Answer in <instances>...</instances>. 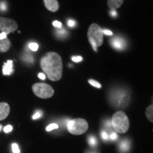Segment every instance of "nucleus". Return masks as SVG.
<instances>
[{
	"label": "nucleus",
	"mask_w": 153,
	"mask_h": 153,
	"mask_svg": "<svg viewBox=\"0 0 153 153\" xmlns=\"http://www.w3.org/2000/svg\"><path fill=\"white\" fill-rule=\"evenodd\" d=\"M41 69L51 81H58L62 75V61L60 55L55 52H49L41 60Z\"/></svg>",
	"instance_id": "f257e3e1"
},
{
	"label": "nucleus",
	"mask_w": 153,
	"mask_h": 153,
	"mask_svg": "<svg viewBox=\"0 0 153 153\" xmlns=\"http://www.w3.org/2000/svg\"><path fill=\"white\" fill-rule=\"evenodd\" d=\"M109 100L112 105L116 108H124L127 106L131 101L129 93L125 89H115L111 91Z\"/></svg>",
	"instance_id": "f03ea898"
},
{
	"label": "nucleus",
	"mask_w": 153,
	"mask_h": 153,
	"mask_svg": "<svg viewBox=\"0 0 153 153\" xmlns=\"http://www.w3.org/2000/svg\"><path fill=\"white\" fill-rule=\"evenodd\" d=\"M111 124L115 131L118 133H125L129 128V120L123 111H117L113 115Z\"/></svg>",
	"instance_id": "7ed1b4c3"
},
{
	"label": "nucleus",
	"mask_w": 153,
	"mask_h": 153,
	"mask_svg": "<svg viewBox=\"0 0 153 153\" xmlns=\"http://www.w3.org/2000/svg\"><path fill=\"white\" fill-rule=\"evenodd\" d=\"M103 31L100 26L97 24H93L89 26L88 30V38L92 48L97 51V48L101 46L103 43Z\"/></svg>",
	"instance_id": "20e7f679"
},
{
	"label": "nucleus",
	"mask_w": 153,
	"mask_h": 153,
	"mask_svg": "<svg viewBox=\"0 0 153 153\" xmlns=\"http://www.w3.org/2000/svg\"><path fill=\"white\" fill-rule=\"evenodd\" d=\"M88 123L83 118H75L70 120L67 124L68 131L72 135H79L85 133L87 131Z\"/></svg>",
	"instance_id": "39448f33"
},
{
	"label": "nucleus",
	"mask_w": 153,
	"mask_h": 153,
	"mask_svg": "<svg viewBox=\"0 0 153 153\" xmlns=\"http://www.w3.org/2000/svg\"><path fill=\"white\" fill-rule=\"evenodd\" d=\"M34 94L41 99H48L54 94V89L45 83H36L32 87Z\"/></svg>",
	"instance_id": "423d86ee"
},
{
	"label": "nucleus",
	"mask_w": 153,
	"mask_h": 153,
	"mask_svg": "<svg viewBox=\"0 0 153 153\" xmlns=\"http://www.w3.org/2000/svg\"><path fill=\"white\" fill-rule=\"evenodd\" d=\"M18 28V24L13 19L0 17V31L7 35L13 33Z\"/></svg>",
	"instance_id": "0eeeda50"
},
{
	"label": "nucleus",
	"mask_w": 153,
	"mask_h": 153,
	"mask_svg": "<svg viewBox=\"0 0 153 153\" xmlns=\"http://www.w3.org/2000/svg\"><path fill=\"white\" fill-rule=\"evenodd\" d=\"M110 43L111 46L117 51H122V50L126 49V45H127L126 40L120 36H115L112 38L110 40Z\"/></svg>",
	"instance_id": "6e6552de"
},
{
	"label": "nucleus",
	"mask_w": 153,
	"mask_h": 153,
	"mask_svg": "<svg viewBox=\"0 0 153 153\" xmlns=\"http://www.w3.org/2000/svg\"><path fill=\"white\" fill-rule=\"evenodd\" d=\"M10 113V106L6 102L0 103V120H4Z\"/></svg>",
	"instance_id": "1a4fd4ad"
},
{
	"label": "nucleus",
	"mask_w": 153,
	"mask_h": 153,
	"mask_svg": "<svg viewBox=\"0 0 153 153\" xmlns=\"http://www.w3.org/2000/svg\"><path fill=\"white\" fill-rule=\"evenodd\" d=\"M44 4L47 9L52 12H55L59 9V4L57 0H44Z\"/></svg>",
	"instance_id": "9d476101"
},
{
	"label": "nucleus",
	"mask_w": 153,
	"mask_h": 153,
	"mask_svg": "<svg viewBox=\"0 0 153 153\" xmlns=\"http://www.w3.org/2000/svg\"><path fill=\"white\" fill-rule=\"evenodd\" d=\"M2 72L4 75H10V74L13 73L14 69H13L12 60H8L7 62L4 63Z\"/></svg>",
	"instance_id": "9b49d317"
},
{
	"label": "nucleus",
	"mask_w": 153,
	"mask_h": 153,
	"mask_svg": "<svg viewBox=\"0 0 153 153\" xmlns=\"http://www.w3.org/2000/svg\"><path fill=\"white\" fill-rule=\"evenodd\" d=\"M11 47V41L8 38H4V39L0 41V53H5L9 51Z\"/></svg>",
	"instance_id": "f8f14e48"
},
{
	"label": "nucleus",
	"mask_w": 153,
	"mask_h": 153,
	"mask_svg": "<svg viewBox=\"0 0 153 153\" xmlns=\"http://www.w3.org/2000/svg\"><path fill=\"white\" fill-rule=\"evenodd\" d=\"M123 0H108V6L111 9H115L119 8L123 4Z\"/></svg>",
	"instance_id": "ddd939ff"
},
{
	"label": "nucleus",
	"mask_w": 153,
	"mask_h": 153,
	"mask_svg": "<svg viewBox=\"0 0 153 153\" xmlns=\"http://www.w3.org/2000/svg\"><path fill=\"white\" fill-rule=\"evenodd\" d=\"M145 115L148 119L153 123V104L149 106L145 111Z\"/></svg>",
	"instance_id": "4468645a"
},
{
	"label": "nucleus",
	"mask_w": 153,
	"mask_h": 153,
	"mask_svg": "<svg viewBox=\"0 0 153 153\" xmlns=\"http://www.w3.org/2000/svg\"><path fill=\"white\" fill-rule=\"evenodd\" d=\"M130 146H131V144H130V142L128 140H123V142L120 144V150L122 151L123 152H126L130 148Z\"/></svg>",
	"instance_id": "2eb2a0df"
},
{
	"label": "nucleus",
	"mask_w": 153,
	"mask_h": 153,
	"mask_svg": "<svg viewBox=\"0 0 153 153\" xmlns=\"http://www.w3.org/2000/svg\"><path fill=\"white\" fill-rule=\"evenodd\" d=\"M22 60L25 62L27 63V64H33L34 62L33 55H31V54H29V53H26V54H24L23 55Z\"/></svg>",
	"instance_id": "dca6fc26"
},
{
	"label": "nucleus",
	"mask_w": 153,
	"mask_h": 153,
	"mask_svg": "<svg viewBox=\"0 0 153 153\" xmlns=\"http://www.w3.org/2000/svg\"><path fill=\"white\" fill-rule=\"evenodd\" d=\"M56 35L58 38H66L68 36V31L63 28H59V30H57L56 31Z\"/></svg>",
	"instance_id": "f3484780"
},
{
	"label": "nucleus",
	"mask_w": 153,
	"mask_h": 153,
	"mask_svg": "<svg viewBox=\"0 0 153 153\" xmlns=\"http://www.w3.org/2000/svg\"><path fill=\"white\" fill-rule=\"evenodd\" d=\"M88 143H89V144L91 145V147H95L96 145H97V138L94 136H89L88 137Z\"/></svg>",
	"instance_id": "a211bd4d"
},
{
	"label": "nucleus",
	"mask_w": 153,
	"mask_h": 153,
	"mask_svg": "<svg viewBox=\"0 0 153 153\" xmlns=\"http://www.w3.org/2000/svg\"><path fill=\"white\" fill-rule=\"evenodd\" d=\"M28 48H29V49L30 50V51L36 52V51H37L38 49V43H33H33H29V45H28Z\"/></svg>",
	"instance_id": "6ab92c4d"
},
{
	"label": "nucleus",
	"mask_w": 153,
	"mask_h": 153,
	"mask_svg": "<svg viewBox=\"0 0 153 153\" xmlns=\"http://www.w3.org/2000/svg\"><path fill=\"white\" fill-rule=\"evenodd\" d=\"M89 83L91 85H92L93 87L99 88V89H100V88L101 87V84L99 83V82L95 81V80H94V79H89Z\"/></svg>",
	"instance_id": "aec40b11"
},
{
	"label": "nucleus",
	"mask_w": 153,
	"mask_h": 153,
	"mask_svg": "<svg viewBox=\"0 0 153 153\" xmlns=\"http://www.w3.org/2000/svg\"><path fill=\"white\" fill-rule=\"evenodd\" d=\"M58 127H59V126H58V125H57V124L51 123V124H50L49 126H47L46 131H53V130L58 128Z\"/></svg>",
	"instance_id": "412c9836"
},
{
	"label": "nucleus",
	"mask_w": 153,
	"mask_h": 153,
	"mask_svg": "<svg viewBox=\"0 0 153 153\" xmlns=\"http://www.w3.org/2000/svg\"><path fill=\"white\" fill-rule=\"evenodd\" d=\"M11 149H12L13 153H20V150H19V145L16 143H13L11 145Z\"/></svg>",
	"instance_id": "4be33fe9"
},
{
	"label": "nucleus",
	"mask_w": 153,
	"mask_h": 153,
	"mask_svg": "<svg viewBox=\"0 0 153 153\" xmlns=\"http://www.w3.org/2000/svg\"><path fill=\"white\" fill-rule=\"evenodd\" d=\"M42 115H43L42 111H36V114L33 116V119L36 120L38 119V118H40L42 116Z\"/></svg>",
	"instance_id": "5701e85b"
},
{
	"label": "nucleus",
	"mask_w": 153,
	"mask_h": 153,
	"mask_svg": "<svg viewBox=\"0 0 153 153\" xmlns=\"http://www.w3.org/2000/svg\"><path fill=\"white\" fill-rule=\"evenodd\" d=\"M12 130H13V127L11 125H8L4 128V132L6 133H10V132L12 131Z\"/></svg>",
	"instance_id": "b1692460"
},
{
	"label": "nucleus",
	"mask_w": 153,
	"mask_h": 153,
	"mask_svg": "<svg viewBox=\"0 0 153 153\" xmlns=\"http://www.w3.org/2000/svg\"><path fill=\"white\" fill-rule=\"evenodd\" d=\"M83 60V58H82V57L81 56H72V60L74 61V62H81Z\"/></svg>",
	"instance_id": "393cba45"
},
{
	"label": "nucleus",
	"mask_w": 153,
	"mask_h": 153,
	"mask_svg": "<svg viewBox=\"0 0 153 153\" xmlns=\"http://www.w3.org/2000/svg\"><path fill=\"white\" fill-rule=\"evenodd\" d=\"M53 25L55 28H62V23L58 22V21H55V22H53Z\"/></svg>",
	"instance_id": "a878e982"
},
{
	"label": "nucleus",
	"mask_w": 153,
	"mask_h": 153,
	"mask_svg": "<svg viewBox=\"0 0 153 153\" xmlns=\"http://www.w3.org/2000/svg\"><path fill=\"white\" fill-rule=\"evenodd\" d=\"M68 25L69 26H70V27H71V28L74 27V26H75V25H76L75 21L72 20V19H70V20H68Z\"/></svg>",
	"instance_id": "bb28decb"
},
{
	"label": "nucleus",
	"mask_w": 153,
	"mask_h": 153,
	"mask_svg": "<svg viewBox=\"0 0 153 153\" xmlns=\"http://www.w3.org/2000/svg\"><path fill=\"white\" fill-rule=\"evenodd\" d=\"M101 137L104 140H107L108 139V134L106 133V132L102 131L101 132Z\"/></svg>",
	"instance_id": "cd10ccee"
},
{
	"label": "nucleus",
	"mask_w": 153,
	"mask_h": 153,
	"mask_svg": "<svg viewBox=\"0 0 153 153\" xmlns=\"http://www.w3.org/2000/svg\"><path fill=\"white\" fill-rule=\"evenodd\" d=\"M0 10H1V11L7 10V4H6L5 2L0 3Z\"/></svg>",
	"instance_id": "c85d7f7f"
},
{
	"label": "nucleus",
	"mask_w": 153,
	"mask_h": 153,
	"mask_svg": "<svg viewBox=\"0 0 153 153\" xmlns=\"http://www.w3.org/2000/svg\"><path fill=\"white\" fill-rule=\"evenodd\" d=\"M117 137H118V135L116 133L113 132V133H111V135H110V139L111 140H115L117 139Z\"/></svg>",
	"instance_id": "c756f323"
},
{
	"label": "nucleus",
	"mask_w": 153,
	"mask_h": 153,
	"mask_svg": "<svg viewBox=\"0 0 153 153\" xmlns=\"http://www.w3.org/2000/svg\"><path fill=\"white\" fill-rule=\"evenodd\" d=\"M102 31H103V33L106 34V35H107V36H112L113 35L112 31H111L110 30L104 29V30H102Z\"/></svg>",
	"instance_id": "7c9ffc66"
},
{
	"label": "nucleus",
	"mask_w": 153,
	"mask_h": 153,
	"mask_svg": "<svg viewBox=\"0 0 153 153\" xmlns=\"http://www.w3.org/2000/svg\"><path fill=\"white\" fill-rule=\"evenodd\" d=\"M109 14L112 17H116V16H117V12H116V10H113V9H111V10L110 11Z\"/></svg>",
	"instance_id": "2f4dec72"
},
{
	"label": "nucleus",
	"mask_w": 153,
	"mask_h": 153,
	"mask_svg": "<svg viewBox=\"0 0 153 153\" xmlns=\"http://www.w3.org/2000/svg\"><path fill=\"white\" fill-rule=\"evenodd\" d=\"M7 38V35L5 33H0V41H1V40L4 39V38Z\"/></svg>",
	"instance_id": "473e14b6"
},
{
	"label": "nucleus",
	"mask_w": 153,
	"mask_h": 153,
	"mask_svg": "<svg viewBox=\"0 0 153 153\" xmlns=\"http://www.w3.org/2000/svg\"><path fill=\"white\" fill-rule=\"evenodd\" d=\"M38 77H39L40 79H42V80H45V74H43V73H39V74H38Z\"/></svg>",
	"instance_id": "72a5a7b5"
},
{
	"label": "nucleus",
	"mask_w": 153,
	"mask_h": 153,
	"mask_svg": "<svg viewBox=\"0 0 153 153\" xmlns=\"http://www.w3.org/2000/svg\"><path fill=\"white\" fill-rule=\"evenodd\" d=\"M2 126H1V124H0V131H1V130H2Z\"/></svg>",
	"instance_id": "f704fd0d"
},
{
	"label": "nucleus",
	"mask_w": 153,
	"mask_h": 153,
	"mask_svg": "<svg viewBox=\"0 0 153 153\" xmlns=\"http://www.w3.org/2000/svg\"><path fill=\"white\" fill-rule=\"evenodd\" d=\"M89 153H94V152H89Z\"/></svg>",
	"instance_id": "c9c22d12"
}]
</instances>
